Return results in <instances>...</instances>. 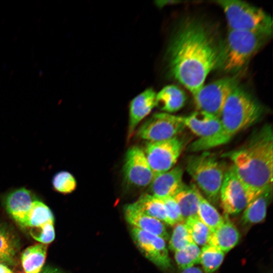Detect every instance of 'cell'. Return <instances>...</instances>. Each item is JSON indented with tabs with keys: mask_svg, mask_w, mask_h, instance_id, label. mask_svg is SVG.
<instances>
[{
	"mask_svg": "<svg viewBox=\"0 0 273 273\" xmlns=\"http://www.w3.org/2000/svg\"><path fill=\"white\" fill-rule=\"evenodd\" d=\"M221 42L208 24L193 19L181 23L173 36L168 50L169 69L192 95L217 68Z\"/></svg>",
	"mask_w": 273,
	"mask_h": 273,
	"instance_id": "1",
	"label": "cell"
},
{
	"mask_svg": "<svg viewBox=\"0 0 273 273\" xmlns=\"http://www.w3.org/2000/svg\"><path fill=\"white\" fill-rule=\"evenodd\" d=\"M244 185L251 201L272 187L273 132L266 124L240 148L223 154Z\"/></svg>",
	"mask_w": 273,
	"mask_h": 273,
	"instance_id": "2",
	"label": "cell"
},
{
	"mask_svg": "<svg viewBox=\"0 0 273 273\" xmlns=\"http://www.w3.org/2000/svg\"><path fill=\"white\" fill-rule=\"evenodd\" d=\"M262 112L260 104L239 84L231 92L222 108L220 131L211 137L197 139L189 146L188 151H205L228 143L236 134L256 123Z\"/></svg>",
	"mask_w": 273,
	"mask_h": 273,
	"instance_id": "3",
	"label": "cell"
},
{
	"mask_svg": "<svg viewBox=\"0 0 273 273\" xmlns=\"http://www.w3.org/2000/svg\"><path fill=\"white\" fill-rule=\"evenodd\" d=\"M269 37L259 33L229 29L221 42L217 68L229 73L240 71Z\"/></svg>",
	"mask_w": 273,
	"mask_h": 273,
	"instance_id": "4",
	"label": "cell"
},
{
	"mask_svg": "<svg viewBox=\"0 0 273 273\" xmlns=\"http://www.w3.org/2000/svg\"><path fill=\"white\" fill-rule=\"evenodd\" d=\"M186 169L211 203L219 200V193L226 170L224 165L208 152L189 156Z\"/></svg>",
	"mask_w": 273,
	"mask_h": 273,
	"instance_id": "5",
	"label": "cell"
},
{
	"mask_svg": "<svg viewBox=\"0 0 273 273\" xmlns=\"http://www.w3.org/2000/svg\"><path fill=\"white\" fill-rule=\"evenodd\" d=\"M216 2L225 14L229 30L256 32L269 37L272 34V18L262 9L238 0Z\"/></svg>",
	"mask_w": 273,
	"mask_h": 273,
	"instance_id": "6",
	"label": "cell"
},
{
	"mask_svg": "<svg viewBox=\"0 0 273 273\" xmlns=\"http://www.w3.org/2000/svg\"><path fill=\"white\" fill-rule=\"evenodd\" d=\"M239 84L237 76L223 77L204 85L193 96L197 111L219 117L231 92Z\"/></svg>",
	"mask_w": 273,
	"mask_h": 273,
	"instance_id": "7",
	"label": "cell"
},
{
	"mask_svg": "<svg viewBox=\"0 0 273 273\" xmlns=\"http://www.w3.org/2000/svg\"><path fill=\"white\" fill-rule=\"evenodd\" d=\"M183 148V141L177 136L166 140L149 142L144 153L154 175L172 168Z\"/></svg>",
	"mask_w": 273,
	"mask_h": 273,
	"instance_id": "8",
	"label": "cell"
},
{
	"mask_svg": "<svg viewBox=\"0 0 273 273\" xmlns=\"http://www.w3.org/2000/svg\"><path fill=\"white\" fill-rule=\"evenodd\" d=\"M185 128L181 116L168 113H158L141 126L137 135L150 142L161 141L176 136Z\"/></svg>",
	"mask_w": 273,
	"mask_h": 273,
	"instance_id": "9",
	"label": "cell"
},
{
	"mask_svg": "<svg viewBox=\"0 0 273 273\" xmlns=\"http://www.w3.org/2000/svg\"><path fill=\"white\" fill-rule=\"evenodd\" d=\"M219 200L226 215L240 213L251 202L244 185L232 166L225 172L220 190Z\"/></svg>",
	"mask_w": 273,
	"mask_h": 273,
	"instance_id": "10",
	"label": "cell"
},
{
	"mask_svg": "<svg viewBox=\"0 0 273 273\" xmlns=\"http://www.w3.org/2000/svg\"><path fill=\"white\" fill-rule=\"evenodd\" d=\"M123 174L124 181L128 186L140 188L150 185L154 175L144 152L140 147L133 146L128 149Z\"/></svg>",
	"mask_w": 273,
	"mask_h": 273,
	"instance_id": "11",
	"label": "cell"
},
{
	"mask_svg": "<svg viewBox=\"0 0 273 273\" xmlns=\"http://www.w3.org/2000/svg\"><path fill=\"white\" fill-rule=\"evenodd\" d=\"M131 235L136 246L148 259L161 268L171 267L170 259L163 239L135 228H132Z\"/></svg>",
	"mask_w": 273,
	"mask_h": 273,
	"instance_id": "12",
	"label": "cell"
},
{
	"mask_svg": "<svg viewBox=\"0 0 273 273\" xmlns=\"http://www.w3.org/2000/svg\"><path fill=\"white\" fill-rule=\"evenodd\" d=\"M183 173V168L177 166L154 175L149 185L151 195L158 198L173 197L185 184Z\"/></svg>",
	"mask_w": 273,
	"mask_h": 273,
	"instance_id": "13",
	"label": "cell"
},
{
	"mask_svg": "<svg viewBox=\"0 0 273 273\" xmlns=\"http://www.w3.org/2000/svg\"><path fill=\"white\" fill-rule=\"evenodd\" d=\"M186 127L188 128L198 139H203L217 134L221 129L219 117L197 111L192 114L181 116Z\"/></svg>",
	"mask_w": 273,
	"mask_h": 273,
	"instance_id": "14",
	"label": "cell"
},
{
	"mask_svg": "<svg viewBox=\"0 0 273 273\" xmlns=\"http://www.w3.org/2000/svg\"><path fill=\"white\" fill-rule=\"evenodd\" d=\"M124 213L126 220L132 228L159 236L165 241L169 238L163 222L143 213L132 203L124 207Z\"/></svg>",
	"mask_w": 273,
	"mask_h": 273,
	"instance_id": "15",
	"label": "cell"
},
{
	"mask_svg": "<svg viewBox=\"0 0 273 273\" xmlns=\"http://www.w3.org/2000/svg\"><path fill=\"white\" fill-rule=\"evenodd\" d=\"M33 198L31 192L24 187L10 191L4 198L7 212L21 226L35 200Z\"/></svg>",
	"mask_w": 273,
	"mask_h": 273,
	"instance_id": "16",
	"label": "cell"
},
{
	"mask_svg": "<svg viewBox=\"0 0 273 273\" xmlns=\"http://www.w3.org/2000/svg\"><path fill=\"white\" fill-rule=\"evenodd\" d=\"M156 93L148 88L134 97L129 105L128 138H130L138 125L156 106Z\"/></svg>",
	"mask_w": 273,
	"mask_h": 273,
	"instance_id": "17",
	"label": "cell"
},
{
	"mask_svg": "<svg viewBox=\"0 0 273 273\" xmlns=\"http://www.w3.org/2000/svg\"><path fill=\"white\" fill-rule=\"evenodd\" d=\"M240 237L238 229L226 215L223 222L211 233L208 244L225 253L238 243Z\"/></svg>",
	"mask_w": 273,
	"mask_h": 273,
	"instance_id": "18",
	"label": "cell"
},
{
	"mask_svg": "<svg viewBox=\"0 0 273 273\" xmlns=\"http://www.w3.org/2000/svg\"><path fill=\"white\" fill-rule=\"evenodd\" d=\"M272 194V187L264 190L247 205L241 217L243 225L250 226L261 222L265 219Z\"/></svg>",
	"mask_w": 273,
	"mask_h": 273,
	"instance_id": "19",
	"label": "cell"
},
{
	"mask_svg": "<svg viewBox=\"0 0 273 273\" xmlns=\"http://www.w3.org/2000/svg\"><path fill=\"white\" fill-rule=\"evenodd\" d=\"M200 192L195 184L189 186L184 184L173 197L179 208L185 221L188 218L198 216Z\"/></svg>",
	"mask_w": 273,
	"mask_h": 273,
	"instance_id": "20",
	"label": "cell"
},
{
	"mask_svg": "<svg viewBox=\"0 0 273 273\" xmlns=\"http://www.w3.org/2000/svg\"><path fill=\"white\" fill-rule=\"evenodd\" d=\"M187 96L177 86L169 85L164 87L156 94V106L168 113L178 111L185 104Z\"/></svg>",
	"mask_w": 273,
	"mask_h": 273,
	"instance_id": "21",
	"label": "cell"
},
{
	"mask_svg": "<svg viewBox=\"0 0 273 273\" xmlns=\"http://www.w3.org/2000/svg\"><path fill=\"white\" fill-rule=\"evenodd\" d=\"M47 244L38 243L27 247L21 255L24 273H38L42 269L47 252Z\"/></svg>",
	"mask_w": 273,
	"mask_h": 273,
	"instance_id": "22",
	"label": "cell"
},
{
	"mask_svg": "<svg viewBox=\"0 0 273 273\" xmlns=\"http://www.w3.org/2000/svg\"><path fill=\"white\" fill-rule=\"evenodd\" d=\"M132 204L146 214L171 225L165 207L161 199L151 194H145L141 195L137 201Z\"/></svg>",
	"mask_w": 273,
	"mask_h": 273,
	"instance_id": "23",
	"label": "cell"
},
{
	"mask_svg": "<svg viewBox=\"0 0 273 273\" xmlns=\"http://www.w3.org/2000/svg\"><path fill=\"white\" fill-rule=\"evenodd\" d=\"M197 215L212 232L217 229L224 220L217 209L200 192Z\"/></svg>",
	"mask_w": 273,
	"mask_h": 273,
	"instance_id": "24",
	"label": "cell"
},
{
	"mask_svg": "<svg viewBox=\"0 0 273 273\" xmlns=\"http://www.w3.org/2000/svg\"><path fill=\"white\" fill-rule=\"evenodd\" d=\"M50 221H54L51 209L41 201L35 200L22 226L31 228Z\"/></svg>",
	"mask_w": 273,
	"mask_h": 273,
	"instance_id": "25",
	"label": "cell"
},
{
	"mask_svg": "<svg viewBox=\"0 0 273 273\" xmlns=\"http://www.w3.org/2000/svg\"><path fill=\"white\" fill-rule=\"evenodd\" d=\"M225 253L218 248L206 244L201 249L199 263L205 273H213L221 264Z\"/></svg>",
	"mask_w": 273,
	"mask_h": 273,
	"instance_id": "26",
	"label": "cell"
},
{
	"mask_svg": "<svg viewBox=\"0 0 273 273\" xmlns=\"http://www.w3.org/2000/svg\"><path fill=\"white\" fill-rule=\"evenodd\" d=\"M185 224L194 243L198 246L208 244L212 232L198 216L188 218Z\"/></svg>",
	"mask_w": 273,
	"mask_h": 273,
	"instance_id": "27",
	"label": "cell"
},
{
	"mask_svg": "<svg viewBox=\"0 0 273 273\" xmlns=\"http://www.w3.org/2000/svg\"><path fill=\"white\" fill-rule=\"evenodd\" d=\"M200 253L199 246L192 242L175 252L174 258L179 268L183 270L199 263Z\"/></svg>",
	"mask_w": 273,
	"mask_h": 273,
	"instance_id": "28",
	"label": "cell"
},
{
	"mask_svg": "<svg viewBox=\"0 0 273 273\" xmlns=\"http://www.w3.org/2000/svg\"><path fill=\"white\" fill-rule=\"evenodd\" d=\"M169 242V249L174 252L180 250L191 243L193 242L185 222L174 225Z\"/></svg>",
	"mask_w": 273,
	"mask_h": 273,
	"instance_id": "29",
	"label": "cell"
},
{
	"mask_svg": "<svg viewBox=\"0 0 273 273\" xmlns=\"http://www.w3.org/2000/svg\"><path fill=\"white\" fill-rule=\"evenodd\" d=\"M52 184L55 191L63 194L72 193L76 187L75 177L66 171H61L56 173L52 178Z\"/></svg>",
	"mask_w": 273,
	"mask_h": 273,
	"instance_id": "30",
	"label": "cell"
},
{
	"mask_svg": "<svg viewBox=\"0 0 273 273\" xmlns=\"http://www.w3.org/2000/svg\"><path fill=\"white\" fill-rule=\"evenodd\" d=\"M16 251V245L8 232L0 229V262H11Z\"/></svg>",
	"mask_w": 273,
	"mask_h": 273,
	"instance_id": "31",
	"label": "cell"
},
{
	"mask_svg": "<svg viewBox=\"0 0 273 273\" xmlns=\"http://www.w3.org/2000/svg\"><path fill=\"white\" fill-rule=\"evenodd\" d=\"M54 222L50 221L41 225L30 228V235L40 243L48 244L51 243L55 237Z\"/></svg>",
	"mask_w": 273,
	"mask_h": 273,
	"instance_id": "32",
	"label": "cell"
},
{
	"mask_svg": "<svg viewBox=\"0 0 273 273\" xmlns=\"http://www.w3.org/2000/svg\"><path fill=\"white\" fill-rule=\"evenodd\" d=\"M160 199L162 200L164 204L171 226L178 223L185 222L179 208L173 197H166Z\"/></svg>",
	"mask_w": 273,
	"mask_h": 273,
	"instance_id": "33",
	"label": "cell"
},
{
	"mask_svg": "<svg viewBox=\"0 0 273 273\" xmlns=\"http://www.w3.org/2000/svg\"><path fill=\"white\" fill-rule=\"evenodd\" d=\"M180 273H204L199 267L195 266L181 270Z\"/></svg>",
	"mask_w": 273,
	"mask_h": 273,
	"instance_id": "34",
	"label": "cell"
},
{
	"mask_svg": "<svg viewBox=\"0 0 273 273\" xmlns=\"http://www.w3.org/2000/svg\"><path fill=\"white\" fill-rule=\"evenodd\" d=\"M38 273H63L57 268L52 267H46L41 270Z\"/></svg>",
	"mask_w": 273,
	"mask_h": 273,
	"instance_id": "35",
	"label": "cell"
},
{
	"mask_svg": "<svg viewBox=\"0 0 273 273\" xmlns=\"http://www.w3.org/2000/svg\"><path fill=\"white\" fill-rule=\"evenodd\" d=\"M0 273H13L8 267L0 263Z\"/></svg>",
	"mask_w": 273,
	"mask_h": 273,
	"instance_id": "36",
	"label": "cell"
}]
</instances>
